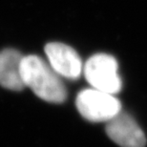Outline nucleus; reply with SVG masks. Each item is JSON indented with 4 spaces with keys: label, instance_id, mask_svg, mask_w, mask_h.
Here are the masks:
<instances>
[{
    "label": "nucleus",
    "instance_id": "f257e3e1",
    "mask_svg": "<svg viewBox=\"0 0 147 147\" xmlns=\"http://www.w3.org/2000/svg\"><path fill=\"white\" fill-rule=\"evenodd\" d=\"M21 76L25 87H29L41 99L62 103L67 98L65 85L60 76L37 55L23 57Z\"/></svg>",
    "mask_w": 147,
    "mask_h": 147
},
{
    "label": "nucleus",
    "instance_id": "f03ea898",
    "mask_svg": "<svg viewBox=\"0 0 147 147\" xmlns=\"http://www.w3.org/2000/svg\"><path fill=\"white\" fill-rule=\"evenodd\" d=\"M84 76L94 89L117 95L122 88L119 65L114 57L106 54L92 55L84 65Z\"/></svg>",
    "mask_w": 147,
    "mask_h": 147
},
{
    "label": "nucleus",
    "instance_id": "7ed1b4c3",
    "mask_svg": "<svg viewBox=\"0 0 147 147\" xmlns=\"http://www.w3.org/2000/svg\"><path fill=\"white\" fill-rule=\"evenodd\" d=\"M76 104L81 116L92 122H107L121 112V103L114 95L94 88L79 92Z\"/></svg>",
    "mask_w": 147,
    "mask_h": 147
},
{
    "label": "nucleus",
    "instance_id": "20e7f679",
    "mask_svg": "<svg viewBox=\"0 0 147 147\" xmlns=\"http://www.w3.org/2000/svg\"><path fill=\"white\" fill-rule=\"evenodd\" d=\"M108 137L120 147H145V135L133 117L120 112L107 121Z\"/></svg>",
    "mask_w": 147,
    "mask_h": 147
},
{
    "label": "nucleus",
    "instance_id": "39448f33",
    "mask_svg": "<svg viewBox=\"0 0 147 147\" xmlns=\"http://www.w3.org/2000/svg\"><path fill=\"white\" fill-rule=\"evenodd\" d=\"M49 64L60 76L76 79L82 73V62L78 54L66 44L51 42L45 46Z\"/></svg>",
    "mask_w": 147,
    "mask_h": 147
},
{
    "label": "nucleus",
    "instance_id": "423d86ee",
    "mask_svg": "<svg viewBox=\"0 0 147 147\" xmlns=\"http://www.w3.org/2000/svg\"><path fill=\"white\" fill-rule=\"evenodd\" d=\"M23 55L14 49L0 52V85L13 91H20L25 87L21 76Z\"/></svg>",
    "mask_w": 147,
    "mask_h": 147
}]
</instances>
